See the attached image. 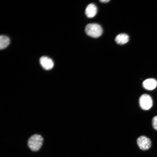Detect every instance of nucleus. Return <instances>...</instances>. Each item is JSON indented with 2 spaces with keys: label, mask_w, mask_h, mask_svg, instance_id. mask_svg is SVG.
Instances as JSON below:
<instances>
[{
  "label": "nucleus",
  "mask_w": 157,
  "mask_h": 157,
  "mask_svg": "<svg viewBox=\"0 0 157 157\" xmlns=\"http://www.w3.org/2000/svg\"><path fill=\"white\" fill-rule=\"evenodd\" d=\"M85 31L88 35L93 38L99 37L103 33L101 27L95 23H90L87 25L85 28Z\"/></svg>",
  "instance_id": "nucleus-1"
},
{
  "label": "nucleus",
  "mask_w": 157,
  "mask_h": 157,
  "mask_svg": "<svg viewBox=\"0 0 157 157\" xmlns=\"http://www.w3.org/2000/svg\"><path fill=\"white\" fill-rule=\"evenodd\" d=\"M43 140V138L41 135H34L29 139L28 142V146L32 151H37L41 148Z\"/></svg>",
  "instance_id": "nucleus-2"
},
{
  "label": "nucleus",
  "mask_w": 157,
  "mask_h": 157,
  "mask_svg": "<svg viewBox=\"0 0 157 157\" xmlns=\"http://www.w3.org/2000/svg\"><path fill=\"white\" fill-rule=\"evenodd\" d=\"M139 102L140 107L144 110L149 109L153 104L151 98L149 95L147 94H144L140 96Z\"/></svg>",
  "instance_id": "nucleus-3"
},
{
  "label": "nucleus",
  "mask_w": 157,
  "mask_h": 157,
  "mask_svg": "<svg viewBox=\"0 0 157 157\" xmlns=\"http://www.w3.org/2000/svg\"><path fill=\"white\" fill-rule=\"evenodd\" d=\"M136 142L138 147L142 150H147L151 146V142L150 139L144 135H141L138 137Z\"/></svg>",
  "instance_id": "nucleus-4"
},
{
  "label": "nucleus",
  "mask_w": 157,
  "mask_h": 157,
  "mask_svg": "<svg viewBox=\"0 0 157 157\" xmlns=\"http://www.w3.org/2000/svg\"><path fill=\"white\" fill-rule=\"evenodd\" d=\"M40 62L42 67L46 70H50L53 66L54 63L52 60L47 56L41 57L40 59Z\"/></svg>",
  "instance_id": "nucleus-5"
},
{
  "label": "nucleus",
  "mask_w": 157,
  "mask_h": 157,
  "mask_svg": "<svg viewBox=\"0 0 157 157\" xmlns=\"http://www.w3.org/2000/svg\"><path fill=\"white\" fill-rule=\"evenodd\" d=\"M157 85L156 81L152 78L146 79L142 83L143 87L148 90H152L156 88Z\"/></svg>",
  "instance_id": "nucleus-6"
},
{
  "label": "nucleus",
  "mask_w": 157,
  "mask_h": 157,
  "mask_svg": "<svg viewBox=\"0 0 157 157\" xmlns=\"http://www.w3.org/2000/svg\"><path fill=\"white\" fill-rule=\"evenodd\" d=\"M97 9L96 6L93 3L89 4L85 10V13L87 17L89 18L94 17L96 14Z\"/></svg>",
  "instance_id": "nucleus-7"
},
{
  "label": "nucleus",
  "mask_w": 157,
  "mask_h": 157,
  "mask_svg": "<svg viewBox=\"0 0 157 157\" xmlns=\"http://www.w3.org/2000/svg\"><path fill=\"white\" fill-rule=\"evenodd\" d=\"M129 36L125 33H121L117 35L115 38V41L119 44L122 45L127 43L129 41Z\"/></svg>",
  "instance_id": "nucleus-8"
},
{
  "label": "nucleus",
  "mask_w": 157,
  "mask_h": 157,
  "mask_svg": "<svg viewBox=\"0 0 157 157\" xmlns=\"http://www.w3.org/2000/svg\"><path fill=\"white\" fill-rule=\"evenodd\" d=\"M10 42V38L7 36L1 35L0 36V49H3L6 48Z\"/></svg>",
  "instance_id": "nucleus-9"
},
{
  "label": "nucleus",
  "mask_w": 157,
  "mask_h": 157,
  "mask_svg": "<svg viewBox=\"0 0 157 157\" xmlns=\"http://www.w3.org/2000/svg\"><path fill=\"white\" fill-rule=\"evenodd\" d=\"M152 125L153 129L157 131V115L153 118L152 120Z\"/></svg>",
  "instance_id": "nucleus-10"
},
{
  "label": "nucleus",
  "mask_w": 157,
  "mask_h": 157,
  "mask_svg": "<svg viewBox=\"0 0 157 157\" xmlns=\"http://www.w3.org/2000/svg\"><path fill=\"white\" fill-rule=\"evenodd\" d=\"M100 1L101 2L103 3H107L110 0H100Z\"/></svg>",
  "instance_id": "nucleus-11"
}]
</instances>
